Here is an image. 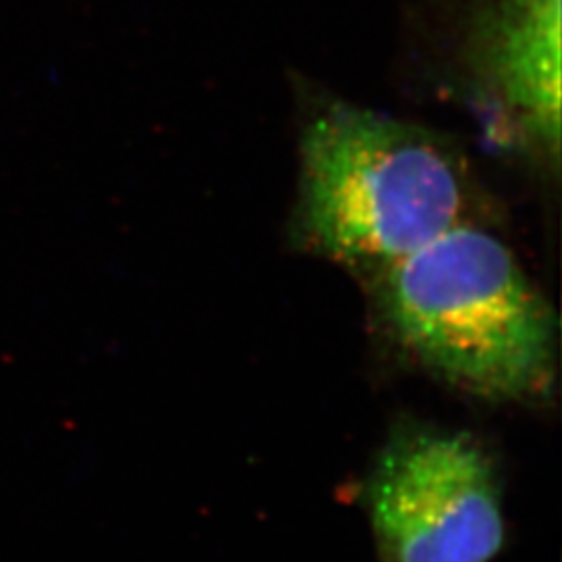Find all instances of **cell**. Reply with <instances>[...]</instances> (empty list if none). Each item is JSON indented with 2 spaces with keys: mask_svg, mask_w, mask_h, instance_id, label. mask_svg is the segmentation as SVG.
<instances>
[{
  "mask_svg": "<svg viewBox=\"0 0 562 562\" xmlns=\"http://www.w3.org/2000/svg\"><path fill=\"white\" fill-rule=\"evenodd\" d=\"M461 59L496 136L561 165V0H469Z\"/></svg>",
  "mask_w": 562,
  "mask_h": 562,
  "instance_id": "cell-4",
  "label": "cell"
},
{
  "mask_svg": "<svg viewBox=\"0 0 562 562\" xmlns=\"http://www.w3.org/2000/svg\"><path fill=\"white\" fill-rule=\"evenodd\" d=\"M385 336L431 378L487 402H542L559 322L487 223H464L369 278Z\"/></svg>",
  "mask_w": 562,
  "mask_h": 562,
  "instance_id": "cell-2",
  "label": "cell"
},
{
  "mask_svg": "<svg viewBox=\"0 0 562 562\" xmlns=\"http://www.w3.org/2000/svg\"><path fill=\"white\" fill-rule=\"evenodd\" d=\"M367 508L387 562H492L503 550V494L475 438L404 425L367 480Z\"/></svg>",
  "mask_w": 562,
  "mask_h": 562,
  "instance_id": "cell-3",
  "label": "cell"
},
{
  "mask_svg": "<svg viewBox=\"0 0 562 562\" xmlns=\"http://www.w3.org/2000/svg\"><path fill=\"white\" fill-rule=\"evenodd\" d=\"M464 223H485L464 153L442 134L350 102L302 125L294 238L373 278Z\"/></svg>",
  "mask_w": 562,
  "mask_h": 562,
  "instance_id": "cell-1",
  "label": "cell"
}]
</instances>
